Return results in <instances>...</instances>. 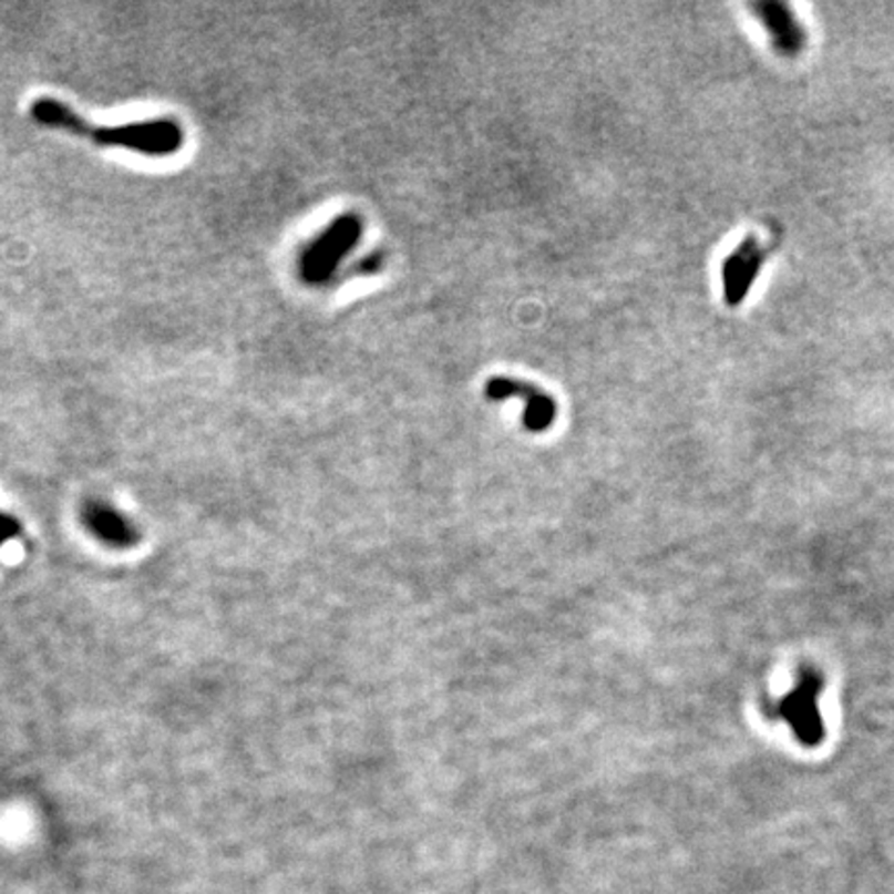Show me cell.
Wrapping results in <instances>:
<instances>
[{"label": "cell", "instance_id": "cell-1", "mask_svg": "<svg viewBox=\"0 0 894 894\" xmlns=\"http://www.w3.org/2000/svg\"><path fill=\"white\" fill-rule=\"evenodd\" d=\"M33 123L85 137L102 147H123L147 157L174 156L185 145V131L173 119L126 125L94 126L56 97H38L30 106Z\"/></svg>", "mask_w": 894, "mask_h": 894}, {"label": "cell", "instance_id": "cell-2", "mask_svg": "<svg viewBox=\"0 0 894 894\" xmlns=\"http://www.w3.org/2000/svg\"><path fill=\"white\" fill-rule=\"evenodd\" d=\"M362 228V218L354 212H346L333 218L298 255L300 282L309 288L330 286L342 261L361 243Z\"/></svg>", "mask_w": 894, "mask_h": 894}, {"label": "cell", "instance_id": "cell-3", "mask_svg": "<svg viewBox=\"0 0 894 894\" xmlns=\"http://www.w3.org/2000/svg\"><path fill=\"white\" fill-rule=\"evenodd\" d=\"M824 679L816 669H801L800 681L789 691L777 708L779 717L791 725L793 733L803 746L814 748L824 738V725L818 710V696Z\"/></svg>", "mask_w": 894, "mask_h": 894}, {"label": "cell", "instance_id": "cell-4", "mask_svg": "<svg viewBox=\"0 0 894 894\" xmlns=\"http://www.w3.org/2000/svg\"><path fill=\"white\" fill-rule=\"evenodd\" d=\"M485 393L493 402L518 398L524 404V427L533 433L547 431L557 419V402L526 379L510 376H493L486 379Z\"/></svg>", "mask_w": 894, "mask_h": 894}, {"label": "cell", "instance_id": "cell-5", "mask_svg": "<svg viewBox=\"0 0 894 894\" xmlns=\"http://www.w3.org/2000/svg\"><path fill=\"white\" fill-rule=\"evenodd\" d=\"M767 257V245L753 235L741 238L738 247L725 257L721 267L722 298L729 307H739L750 295Z\"/></svg>", "mask_w": 894, "mask_h": 894}, {"label": "cell", "instance_id": "cell-6", "mask_svg": "<svg viewBox=\"0 0 894 894\" xmlns=\"http://www.w3.org/2000/svg\"><path fill=\"white\" fill-rule=\"evenodd\" d=\"M756 17L769 32L772 47L784 56H798L808 42V33L793 13V9L784 2H758L753 4Z\"/></svg>", "mask_w": 894, "mask_h": 894}, {"label": "cell", "instance_id": "cell-7", "mask_svg": "<svg viewBox=\"0 0 894 894\" xmlns=\"http://www.w3.org/2000/svg\"><path fill=\"white\" fill-rule=\"evenodd\" d=\"M85 522L102 541L116 547H129L135 541V533L129 522L104 503H90L85 507Z\"/></svg>", "mask_w": 894, "mask_h": 894}, {"label": "cell", "instance_id": "cell-8", "mask_svg": "<svg viewBox=\"0 0 894 894\" xmlns=\"http://www.w3.org/2000/svg\"><path fill=\"white\" fill-rule=\"evenodd\" d=\"M383 269V255L381 253H373V255H369L367 259H362L357 264V274L359 276H371V274H377V271H381Z\"/></svg>", "mask_w": 894, "mask_h": 894}]
</instances>
